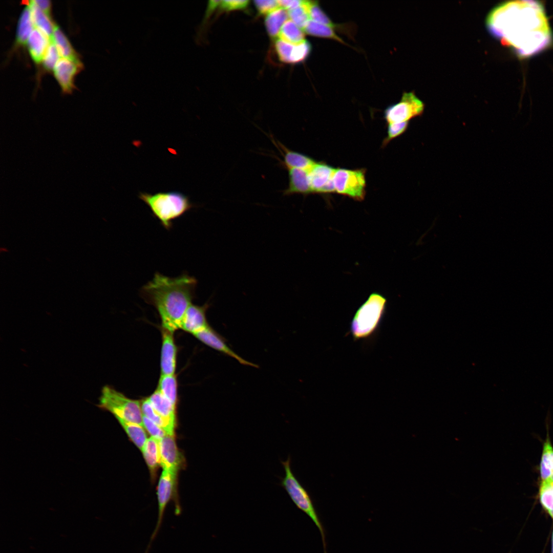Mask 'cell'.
<instances>
[{
  "mask_svg": "<svg viewBox=\"0 0 553 553\" xmlns=\"http://www.w3.org/2000/svg\"><path fill=\"white\" fill-rule=\"evenodd\" d=\"M141 401L143 415L162 428L167 434L175 436V427L171 425L155 410L148 398Z\"/></svg>",
  "mask_w": 553,
  "mask_h": 553,
  "instance_id": "cell-27",
  "label": "cell"
},
{
  "mask_svg": "<svg viewBox=\"0 0 553 553\" xmlns=\"http://www.w3.org/2000/svg\"><path fill=\"white\" fill-rule=\"evenodd\" d=\"M196 279L183 274L171 278L157 272L142 288L144 300L157 311L161 327L174 332L180 329L182 319L193 303Z\"/></svg>",
  "mask_w": 553,
  "mask_h": 553,
  "instance_id": "cell-2",
  "label": "cell"
},
{
  "mask_svg": "<svg viewBox=\"0 0 553 553\" xmlns=\"http://www.w3.org/2000/svg\"><path fill=\"white\" fill-rule=\"evenodd\" d=\"M161 394L175 407L178 401V382L176 374L161 375L157 386Z\"/></svg>",
  "mask_w": 553,
  "mask_h": 553,
  "instance_id": "cell-24",
  "label": "cell"
},
{
  "mask_svg": "<svg viewBox=\"0 0 553 553\" xmlns=\"http://www.w3.org/2000/svg\"><path fill=\"white\" fill-rule=\"evenodd\" d=\"M288 17V12L282 8H278L267 15L265 24L267 31L271 37L274 38L277 36Z\"/></svg>",
  "mask_w": 553,
  "mask_h": 553,
  "instance_id": "cell-25",
  "label": "cell"
},
{
  "mask_svg": "<svg viewBox=\"0 0 553 553\" xmlns=\"http://www.w3.org/2000/svg\"><path fill=\"white\" fill-rule=\"evenodd\" d=\"M51 40L37 28L33 29L28 41V51L31 57L37 64L42 62Z\"/></svg>",
  "mask_w": 553,
  "mask_h": 553,
  "instance_id": "cell-19",
  "label": "cell"
},
{
  "mask_svg": "<svg viewBox=\"0 0 553 553\" xmlns=\"http://www.w3.org/2000/svg\"><path fill=\"white\" fill-rule=\"evenodd\" d=\"M143 426L151 437L158 441L164 437L167 434L166 432L155 422L143 415Z\"/></svg>",
  "mask_w": 553,
  "mask_h": 553,
  "instance_id": "cell-37",
  "label": "cell"
},
{
  "mask_svg": "<svg viewBox=\"0 0 553 553\" xmlns=\"http://www.w3.org/2000/svg\"><path fill=\"white\" fill-rule=\"evenodd\" d=\"M424 104L413 92H405L398 102L389 106L384 112L388 123L409 121L421 115Z\"/></svg>",
  "mask_w": 553,
  "mask_h": 553,
  "instance_id": "cell-8",
  "label": "cell"
},
{
  "mask_svg": "<svg viewBox=\"0 0 553 553\" xmlns=\"http://www.w3.org/2000/svg\"><path fill=\"white\" fill-rule=\"evenodd\" d=\"M33 25L30 8L27 5L23 10L18 20L16 39L17 46H24L26 45L33 30Z\"/></svg>",
  "mask_w": 553,
  "mask_h": 553,
  "instance_id": "cell-23",
  "label": "cell"
},
{
  "mask_svg": "<svg viewBox=\"0 0 553 553\" xmlns=\"http://www.w3.org/2000/svg\"><path fill=\"white\" fill-rule=\"evenodd\" d=\"M147 398L155 410L171 425L175 427L176 407L157 389Z\"/></svg>",
  "mask_w": 553,
  "mask_h": 553,
  "instance_id": "cell-18",
  "label": "cell"
},
{
  "mask_svg": "<svg viewBox=\"0 0 553 553\" xmlns=\"http://www.w3.org/2000/svg\"><path fill=\"white\" fill-rule=\"evenodd\" d=\"M539 497L542 507L553 520V480L551 478L541 481Z\"/></svg>",
  "mask_w": 553,
  "mask_h": 553,
  "instance_id": "cell-30",
  "label": "cell"
},
{
  "mask_svg": "<svg viewBox=\"0 0 553 553\" xmlns=\"http://www.w3.org/2000/svg\"><path fill=\"white\" fill-rule=\"evenodd\" d=\"M139 198L148 206L154 217L167 230L172 228L174 220L193 207L188 197L178 192L140 193Z\"/></svg>",
  "mask_w": 553,
  "mask_h": 553,
  "instance_id": "cell-3",
  "label": "cell"
},
{
  "mask_svg": "<svg viewBox=\"0 0 553 553\" xmlns=\"http://www.w3.org/2000/svg\"><path fill=\"white\" fill-rule=\"evenodd\" d=\"M253 3L259 13L261 15L269 14L280 6L278 1L275 0L254 1Z\"/></svg>",
  "mask_w": 553,
  "mask_h": 553,
  "instance_id": "cell-40",
  "label": "cell"
},
{
  "mask_svg": "<svg viewBox=\"0 0 553 553\" xmlns=\"http://www.w3.org/2000/svg\"><path fill=\"white\" fill-rule=\"evenodd\" d=\"M208 307L207 303L203 306L192 303L185 312L180 329L194 335L209 326L206 316Z\"/></svg>",
  "mask_w": 553,
  "mask_h": 553,
  "instance_id": "cell-15",
  "label": "cell"
},
{
  "mask_svg": "<svg viewBox=\"0 0 553 553\" xmlns=\"http://www.w3.org/2000/svg\"><path fill=\"white\" fill-rule=\"evenodd\" d=\"M249 3V1L247 0L221 1L218 8L220 10L225 11L242 10L246 8Z\"/></svg>",
  "mask_w": 553,
  "mask_h": 553,
  "instance_id": "cell-39",
  "label": "cell"
},
{
  "mask_svg": "<svg viewBox=\"0 0 553 553\" xmlns=\"http://www.w3.org/2000/svg\"><path fill=\"white\" fill-rule=\"evenodd\" d=\"M551 479L553 480V474H552V476L551 477Z\"/></svg>",
  "mask_w": 553,
  "mask_h": 553,
  "instance_id": "cell-44",
  "label": "cell"
},
{
  "mask_svg": "<svg viewBox=\"0 0 553 553\" xmlns=\"http://www.w3.org/2000/svg\"><path fill=\"white\" fill-rule=\"evenodd\" d=\"M136 446L142 451L147 440L144 427L136 423L117 419Z\"/></svg>",
  "mask_w": 553,
  "mask_h": 553,
  "instance_id": "cell-26",
  "label": "cell"
},
{
  "mask_svg": "<svg viewBox=\"0 0 553 553\" xmlns=\"http://www.w3.org/2000/svg\"><path fill=\"white\" fill-rule=\"evenodd\" d=\"M160 465L177 475L180 469L182 458L175 441V436L166 434L159 441Z\"/></svg>",
  "mask_w": 553,
  "mask_h": 553,
  "instance_id": "cell-13",
  "label": "cell"
},
{
  "mask_svg": "<svg viewBox=\"0 0 553 553\" xmlns=\"http://www.w3.org/2000/svg\"><path fill=\"white\" fill-rule=\"evenodd\" d=\"M540 463L553 473V447L548 437L543 444Z\"/></svg>",
  "mask_w": 553,
  "mask_h": 553,
  "instance_id": "cell-38",
  "label": "cell"
},
{
  "mask_svg": "<svg viewBox=\"0 0 553 553\" xmlns=\"http://www.w3.org/2000/svg\"><path fill=\"white\" fill-rule=\"evenodd\" d=\"M34 3L46 14V15L51 19V4L49 1L47 0H33Z\"/></svg>",
  "mask_w": 553,
  "mask_h": 553,
  "instance_id": "cell-42",
  "label": "cell"
},
{
  "mask_svg": "<svg viewBox=\"0 0 553 553\" xmlns=\"http://www.w3.org/2000/svg\"><path fill=\"white\" fill-rule=\"evenodd\" d=\"M176 477V475L166 470H163L159 481L157 493L158 504L157 521L145 553H148L151 545L160 529L166 506L173 497Z\"/></svg>",
  "mask_w": 553,
  "mask_h": 553,
  "instance_id": "cell-9",
  "label": "cell"
},
{
  "mask_svg": "<svg viewBox=\"0 0 553 553\" xmlns=\"http://www.w3.org/2000/svg\"><path fill=\"white\" fill-rule=\"evenodd\" d=\"M280 6L285 9H288L289 10L297 8L302 6L305 2V1L301 0H281L278 1Z\"/></svg>",
  "mask_w": 553,
  "mask_h": 553,
  "instance_id": "cell-41",
  "label": "cell"
},
{
  "mask_svg": "<svg viewBox=\"0 0 553 553\" xmlns=\"http://www.w3.org/2000/svg\"><path fill=\"white\" fill-rule=\"evenodd\" d=\"M308 35L329 38L345 44V41L338 36L333 28L310 20L303 30Z\"/></svg>",
  "mask_w": 553,
  "mask_h": 553,
  "instance_id": "cell-29",
  "label": "cell"
},
{
  "mask_svg": "<svg viewBox=\"0 0 553 553\" xmlns=\"http://www.w3.org/2000/svg\"><path fill=\"white\" fill-rule=\"evenodd\" d=\"M162 345L160 355L161 375H175L177 366V347L174 332L161 327Z\"/></svg>",
  "mask_w": 553,
  "mask_h": 553,
  "instance_id": "cell-12",
  "label": "cell"
},
{
  "mask_svg": "<svg viewBox=\"0 0 553 553\" xmlns=\"http://www.w3.org/2000/svg\"><path fill=\"white\" fill-rule=\"evenodd\" d=\"M287 171L288 184L284 190V195L312 194L309 181L308 170L293 168Z\"/></svg>",
  "mask_w": 553,
  "mask_h": 553,
  "instance_id": "cell-17",
  "label": "cell"
},
{
  "mask_svg": "<svg viewBox=\"0 0 553 553\" xmlns=\"http://www.w3.org/2000/svg\"><path fill=\"white\" fill-rule=\"evenodd\" d=\"M308 8L310 19L318 23L332 28H336L337 25L334 24L328 15L319 6L318 2L308 1Z\"/></svg>",
  "mask_w": 553,
  "mask_h": 553,
  "instance_id": "cell-32",
  "label": "cell"
},
{
  "mask_svg": "<svg viewBox=\"0 0 553 553\" xmlns=\"http://www.w3.org/2000/svg\"><path fill=\"white\" fill-rule=\"evenodd\" d=\"M311 46L308 41L293 45L292 50L290 63H296L304 61L311 52Z\"/></svg>",
  "mask_w": 553,
  "mask_h": 553,
  "instance_id": "cell-33",
  "label": "cell"
},
{
  "mask_svg": "<svg viewBox=\"0 0 553 553\" xmlns=\"http://www.w3.org/2000/svg\"><path fill=\"white\" fill-rule=\"evenodd\" d=\"M27 3L34 26L50 40H52L54 24L51 19L48 17L33 1H28Z\"/></svg>",
  "mask_w": 553,
  "mask_h": 553,
  "instance_id": "cell-21",
  "label": "cell"
},
{
  "mask_svg": "<svg viewBox=\"0 0 553 553\" xmlns=\"http://www.w3.org/2000/svg\"><path fill=\"white\" fill-rule=\"evenodd\" d=\"M550 553H553V529L551 534V551Z\"/></svg>",
  "mask_w": 553,
  "mask_h": 553,
  "instance_id": "cell-43",
  "label": "cell"
},
{
  "mask_svg": "<svg viewBox=\"0 0 553 553\" xmlns=\"http://www.w3.org/2000/svg\"><path fill=\"white\" fill-rule=\"evenodd\" d=\"M335 168L324 163L316 162L308 170L312 193H331L335 192L333 177Z\"/></svg>",
  "mask_w": 553,
  "mask_h": 553,
  "instance_id": "cell-11",
  "label": "cell"
},
{
  "mask_svg": "<svg viewBox=\"0 0 553 553\" xmlns=\"http://www.w3.org/2000/svg\"><path fill=\"white\" fill-rule=\"evenodd\" d=\"M52 40L60 56L70 60L82 66L78 54L76 52L67 37L59 27L54 24Z\"/></svg>",
  "mask_w": 553,
  "mask_h": 553,
  "instance_id": "cell-20",
  "label": "cell"
},
{
  "mask_svg": "<svg viewBox=\"0 0 553 553\" xmlns=\"http://www.w3.org/2000/svg\"><path fill=\"white\" fill-rule=\"evenodd\" d=\"M273 142L282 153V163L287 170L293 168L309 170L316 162L307 155L288 148L278 141L273 139Z\"/></svg>",
  "mask_w": 553,
  "mask_h": 553,
  "instance_id": "cell-16",
  "label": "cell"
},
{
  "mask_svg": "<svg viewBox=\"0 0 553 553\" xmlns=\"http://www.w3.org/2000/svg\"><path fill=\"white\" fill-rule=\"evenodd\" d=\"M387 300L373 293L357 310L350 323V331L354 340L368 338L377 331L385 315Z\"/></svg>",
  "mask_w": 553,
  "mask_h": 553,
  "instance_id": "cell-4",
  "label": "cell"
},
{
  "mask_svg": "<svg viewBox=\"0 0 553 553\" xmlns=\"http://www.w3.org/2000/svg\"><path fill=\"white\" fill-rule=\"evenodd\" d=\"M275 51L279 59L283 62L290 63V58L293 44L281 39H277L274 44Z\"/></svg>",
  "mask_w": 553,
  "mask_h": 553,
  "instance_id": "cell-35",
  "label": "cell"
},
{
  "mask_svg": "<svg viewBox=\"0 0 553 553\" xmlns=\"http://www.w3.org/2000/svg\"><path fill=\"white\" fill-rule=\"evenodd\" d=\"M280 462L285 474L283 477H280L279 485L286 491L295 505L305 513L316 525L321 534L324 553H327L324 528L310 495L292 472L290 456H288L285 461L280 460Z\"/></svg>",
  "mask_w": 553,
  "mask_h": 553,
  "instance_id": "cell-5",
  "label": "cell"
},
{
  "mask_svg": "<svg viewBox=\"0 0 553 553\" xmlns=\"http://www.w3.org/2000/svg\"><path fill=\"white\" fill-rule=\"evenodd\" d=\"M193 335L204 345L235 359L243 365L258 368L257 365L244 359L233 351L226 344L225 339L210 326Z\"/></svg>",
  "mask_w": 553,
  "mask_h": 553,
  "instance_id": "cell-10",
  "label": "cell"
},
{
  "mask_svg": "<svg viewBox=\"0 0 553 553\" xmlns=\"http://www.w3.org/2000/svg\"><path fill=\"white\" fill-rule=\"evenodd\" d=\"M279 37L284 41L295 45L305 40V34L292 20H288L282 27Z\"/></svg>",
  "mask_w": 553,
  "mask_h": 553,
  "instance_id": "cell-28",
  "label": "cell"
},
{
  "mask_svg": "<svg viewBox=\"0 0 553 553\" xmlns=\"http://www.w3.org/2000/svg\"><path fill=\"white\" fill-rule=\"evenodd\" d=\"M98 407L111 413L117 419L138 423L143 426L141 401L127 397L109 386L101 390Z\"/></svg>",
  "mask_w": 553,
  "mask_h": 553,
  "instance_id": "cell-6",
  "label": "cell"
},
{
  "mask_svg": "<svg viewBox=\"0 0 553 553\" xmlns=\"http://www.w3.org/2000/svg\"><path fill=\"white\" fill-rule=\"evenodd\" d=\"M59 56L55 45L53 40H51L42 61L44 69L48 72L54 70Z\"/></svg>",
  "mask_w": 553,
  "mask_h": 553,
  "instance_id": "cell-34",
  "label": "cell"
},
{
  "mask_svg": "<svg viewBox=\"0 0 553 553\" xmlns=\"http://www.w3.org/2000/svg\"><path fill=\"white\" fill-rule=\"evenodd\" d=\"M159 441L151 437L148 438L141 451L151 475L155 476L160 465Z\"/></svg>",
  "mask_w": 553,
  "mask_h": 553,
  "instance_id": "cell-22",
  "label": "cell"
},
{
  "mask_svg": "<svg viewBox=\"0 0 553 553\" xmlns=\"http://www.w3.org/2000/svg\"><path fill=\"white\" fill-rule=\"evenodd\" d=\"M288 15L296 26L303 31L311 20L308 8V1L301 6L289 10Z\"/></svg>",
  "mask_w": 553,
  "mask_h": 553,
  "instance_id": "cell-31",
  "label": "cell"
},
{
  "mask_svg": "<svg viewBox=\"0 0 553 553\" xmlns=\"http://www.w3.org/2000/svg\"><path fill=\"white\" fill-rule=\"evenodd\" d=\"M490 33L521 57H528L547 48L552 34L544 8L535 1H508L490 12Z\"/></svg>",
  "mask_w": 553,
  "mask_h": 553,
  "instance_id": "cell-1",
  "label": "cell"
},
{
  "mask_svg": "<svg viewBox=\"0 0 553 553\" xmlns=\"http://www.w3.org/2000/svg\"><path fill=\"white\" fill-rule=\"evenodd\" d=\"M409 125V121L400 123H388L387 135L383 141L382 145L385 146L391 140L404 133Z\"/></svg>",
  "mask_w": 553,
  "mask_h": 553,
  "instance_id": "cell-36",
  "label": "cell"
},
{
  "mask_svg": "<svg viewBox=\"0 0 553 553\" xmlns=\"http://www.w3.org/2000/svg\"><path fill=\"white\" fill-rule=\"evenodd\" d=\"M82 66L68 59L60 57L54 70V75L62 92L70 93L74 88V78Z\"/></svg>",
  "mask_w": 553,
  "mask_h": 553,
  "instance_id": "cell-14",
  "label": "cell"
},
{
  "mask_svg": "<svg viewBox=\"0 0 553 553\" xmlns=\"http://www.w3.org/2000/svg\"><path fill=\"white\" fill-rule=\"evenodd\" d=\"M335 192L354 200H364L366 182L364 169L335 168L333 177Z\"/></svg>",
  "mask_w": 553,
  "mask_h": 553,
  "instance_id": "cell-7",
  "label": "cell"
}]
</instances>
